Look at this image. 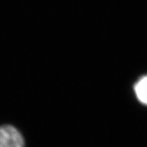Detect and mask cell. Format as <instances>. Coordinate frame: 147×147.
Returning <instances> with one entry per match:
<instances>
[{"label":"cell","instance_id":"2","mask_svg":"<svg viewBox=\"0 0 147 147\" xmlns=\"http://www.w3.org/2000/svg\"><path fill=\"white\" fill-rule=\"evenodd\" d=\"M132 91L137 102L147 107V73L142 74L134 82Z\"/></svg>","mask_w":147,"mask_h":147},{"label":"cell","instance_id":"1","mask_svg":"<svg viewBox=\"0 0 147 147\" xmlns=\"http://www.w3.org/2000/svg\"><path fill=\"white\" fill-rule=\"evenodd\" d=\"M0 147H26L22 133L10 124L0 126Z\"/></svg>","mask_w":147,"mask_h":147}]
</instances>
